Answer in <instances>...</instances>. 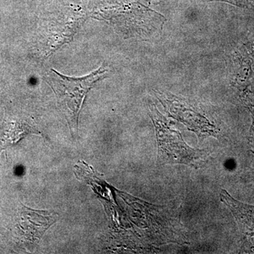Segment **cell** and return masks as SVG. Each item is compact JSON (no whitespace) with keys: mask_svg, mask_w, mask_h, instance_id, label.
I'll return each mask as SVG.
<instances>
[{"mask_svg":"<svg viewBox=\"0 0 254 254\" xmlns=\"http://www.w3.org/2000/svg\"><path fill=\"white\" fill-rule=\"evenodd\" d=\"M220 199L235 217L246 243L252 245L254 240V205L239 201L225 190H222Z\"/></svg>","mask_w":254,"mask_h":254,"instance_id":"obj_3","label":"cell"},{"mask_svg":"<svg viewBox=\"0 0 254 254\" xmlns=\"http://www.w3.org/2000/svg\"><path fill=\"white\" fill-rule=\"evenodd\" d=\"M170 103V111L176 115L179 120L182 123L187 125L190 129L197 132L199 135L208 134L210 136H215L216 132L214 131L213 127L208 123L204 118L200 117L193 111H188V110H183L182 105L179 107L177 102L173 103V102L168 101Z\"/></svg>","mask_w":254,"mask_h":254,"instance_id":"obj_5","label":"cell"},{"mask_svg":"<svg viewBox=\"0 0 254 254\" xmlns=\"http://www.w3.org/2000/svg\"><path fill=\"white\" fill-rule=\"evenodd\" d=\"M23 225L25 233L28 241L38 242L47 230L58 221V214L46 210H33L23 207Z\"/></svg>","mask_w":254,"mask_h":254,"instance_id":"obj_4","label":"cell"},{"mask_svg":"<svg viewBox=\"0 0 254 254\" xmlns=\"http://www.w3.org/2000/svg\"><path fill=\"white\" fill-rule=\"evenodd\" d=\"M161 115H153L158 140V161L160 164H184L198 167L203 164L208 152L190 148L181 135L170 129L162 120Z\"/></svg>","mask_w":254,"mask_h":254,"instance_id":"obj_2","label":"cell"},{"mask_svg":"<svg viewBox=\"0 0 254 254\" xmlns=\"http://www.w3.org/2000/svg\"><path fill=\"white\" fill-rule=\"evenodd\" d=\"M251 46H252V49L253 50V53L254 55V41L252 42V44H251Z\"/></svg>","mask_w":254,"mask_h":254,"instance_id":"obj_7","label":"cell"},{"mask_svg":"<svg viewBox=\"0 0 254 254\" xmlns=\"http://www.w3.org/2000/svg\"></svg>","mask_w":254,"mask_h":254,"instance_id":"obj_8","label":"cell"},{"mask_svg":"<svg viewBox=\"0 0 254 254\" xmlns=\"http://www.w3.org/2000/svg\"><path fill=\"white\" fill-rule=\"evenodd\" d=\"M108 68L100 66L83 77H69L52 68L46 75V82L56 95L60 107L70 124L76 125L81 105L90 89L95 83L104 78Z\"/></svg>","mask_w":254,"mask_h":254,"instance_id":"obj_1","label":"cell"},{"mask_svg":"<svg viewBox=\"0 0 254 254\" xmlns=\"http://www.w3.org/2000/svg\"><path fill=\"white\" fill-rule=\"evenodd\" d=\"M242 100L245 102L247 108L250 110L253 118L252 128L250 130L251 138L250 141L252 147L254 148V90L249 89L242 92Z\"/></svg>","mask_w":254,"mask_h":254,"instance_id":"obj_6","label":"cell"}]
</instances>
